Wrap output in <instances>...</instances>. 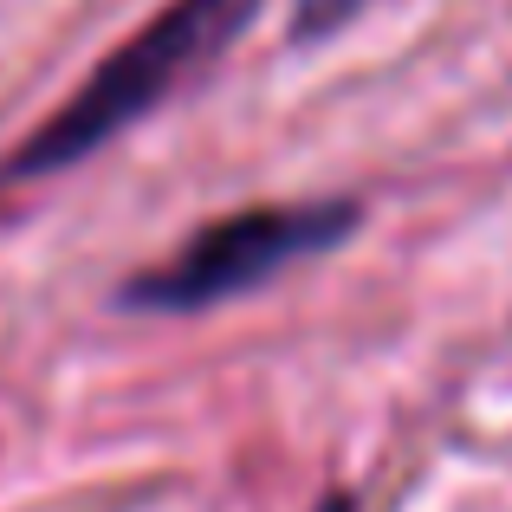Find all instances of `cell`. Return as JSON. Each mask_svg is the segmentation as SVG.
Returning a JSON list of instances; mask_svg holds the SVG:
<instances>
[{
    "mask_svg": "<svg viewBox=\"0 0 512 512\" xmlns=\"http://www.w3.org/2000/svg\"><path fill=\"white\" fill-rule=\"evenodd\" d=\"M260 0H175L169 13H156L130 46H117L85 85L72 91L59 117L39 130L33 143L20 150V175H39V169H65L78 156H91L98 143H111L124 124H137L156 98H169L195 65H208L240 26L253 20Z\"/></svg>",
    "mask_w": 512,
    "mask_h": 512,
    "instance_id": "obj_1",
    "label": "cell"
},
{
    "mask_svg": "<svg viewBox=\"0 0 512 512\" xmlns=\"http://www.w3.org/2000/svg\"><path fill=\"white\" fill-rule=\"evenodd\" d=\"M357 227V208L350 201H305V208H247L227 214V221L201 227L169 266L143 273L130 286L137 305H156V312H195V305H214L227 292H247L260 279H273L279 266L305 260V253H325Z\"/></svg>",
    "mask_w": 512,
    "mask_h": 512,
    "instance_id": "obj_2",
    "label": "cell"
}]
</instances>
